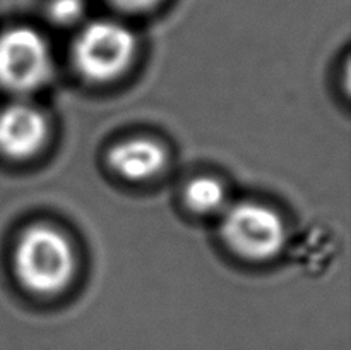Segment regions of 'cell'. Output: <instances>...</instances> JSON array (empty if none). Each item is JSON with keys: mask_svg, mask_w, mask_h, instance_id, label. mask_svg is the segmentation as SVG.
Listing matches in <instances>:
<instances>
[{"mask_svg": "<svg viewBox=\"0 0 351 350\" xmlns=\"http://www.w3.org/2000/svg\"><path fill=\"white\" fill-rule=\"evenodd\" d=\"M14 271L26 290L38 295L58 294L74 278V247L53 226H29L14 249Z\"/></svg>", "mask_w": 351, "mask_h": 350, "instance_id": "6da1fadb", "label": "cell"}, {"mask_svg": "<svg viewBox=\"0 0 351 350\" xmlns=\"http://www.w3.org/2000/svg\"><path fill=\"white\" fill-rule=\"evenodd\" d=\"M136 34L119 21H91L79 31L72 47L77 71L89 81L106 82L129 69L136 55Z\"/></svg>", "mask_w": 351, "mask_h": 350, "instance_id": "7a4b0ae2", "label": "cell"}, {"mask_svg": "<svg viewBox=\"0 0 351 350\" xmlns=\"http://www.w3.org/2000/svg\"><path fill=\"white\" fill-rule=\"evenodd\" d=\"M51 50L40 31L14 26L0 33V86L12 93H31L51 79Z\"/></svg>", "mask_w": 351, "mask_h": 350, "instance_id": "3957f363", "label": "cell"}, {"mask_svg": "<svg viewBox=\"0 0 351 350\" xmlns=\"http://www.w3.org/2000/svg\"><path fill=\"white\" fill-rule=\"evenodd\" d=\"M219 233L233 253L252 261L276 256L285 244L283 220L261 202L232 206L223 216Z\"/></svg>", "mask_w": 351, "mask_h": 350, "instance_id": "277c9868", "label": "cell"}, {"mask_svg": "<svg viewBox=\"0 0 351 350\" xmlns=\"http://www.w3.org/2000/svg\"><path fill=\"white\" fill-rule=\"evenodd\" d=\"M48 139L43 113L27 103H12L0 110V153L10 160L34 156Z\"/></svg>", "mask_w": 351, "mask_h": 350, "instance_id": "5b68a950", "label": "cell"}, {"mask_svg": "<svg viewBox=\"0 0 351 350\" xmlns=\"http://www.w3.org/2000/svg\"><path fill=\"white\" fill-rule=\"evenodd\" d=\"M110 167L127 180H146L167 165V151L156 141L134 137L112 148Z\"/></svg>", "mask_w": 351, "mask_h": 350, "instance_id": "8992f818", "label": "cell"}, {"mask_svg": "<svg viewBox=\"0 0 351 350\" xmlns=\"http://www.w3.org/2000/svg\"><path fill=\"white\" fill-rule=\"evenodd\" d=\"M185 202L195 213H215L225 202V187L213 177H197L185 187Z\"/></svg>", "mask_w": 351, "mask_h": 350, "instance_id": "52a82bcc", "label": "cell"}, {"mask_svg": "<svg viewBox=\"0 0 351 350\" xmlns=\"http://www.w3.org/2000/svg\"><path fill=\"white\" fill-rule=\"evenodd\" d=\"M86 12L84 0H48L47 16L57 26H74Z\"/></svg>", "mask_w": 351, "mask_h": 350, "instance_id": "ba28073f", "label": "cell"}, {"mask_svg": "<svg viewBox=\"0 0 351 350\" xmlns=\"http://www.w3.org/2000/svg\"><path fill=\"white\" fill-rule=\"evenodd\" d=\"M113 9L125 14H146L156 9L163 0H105Z\"/></svg>", "mask_w": 351, "mask_h": 350, "instance_id": "9c48e42d", "label": "cell"}]
</instances>
